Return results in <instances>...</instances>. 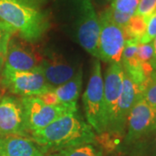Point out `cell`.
<instances>
[{"mask_svg": "<svg viewBox=\"0 0 156 156\" xmlns=\"http://www.w3.org/2000/svg\"><path fill=\"white\" fill-rule=\"evenodd\" d=\"M31 135L40 146L60 151L92 143L95 139L94 129L76 112L62 115L44 128L32 132Z\"/></svg>", "mask_w": 156, "mask_h": 156, "instance_id": "1", "label": "cell"}, {"mask_svg": "<svg viewBox=\"0 0 156 156\" xmlns=\"http://www.w3.org/2000/svg\"><path fill=\"white\" fill-rule=\"evenodd\" d=\"M0 20L29 43L37 42L50 27L43 11L17 0H0Z\"/></svg>", "mask_w": 156, "mask_h": 156, "instance_id": "2", "label": "cell"}, {"mask_svg": "<svg viewBox=\"0 0 156 156\" xmlns=\"http://www.w3.org/2000/svg\"><path fill=\"white\" fill-rule=\"evenodd\" d=\"M84 112L87 122L98 134H104L108 129L104 86L99 59L95 58L93 62L91 73L83 94Z\"/></svg>", "mask_w": 156, "mask_h": 156, "instance_id": "3", "label": "cell"}, {"mask_svg": "<svg viewBox=\"0 0 156 156\" xmlns=\"http://www.w3.org/2000/svg\"><path fill=\"white\" fill-rule=\"evenodd\" d=\"M76 17V38L80 45L91 56L98 59L100 21L92 0H72Z\"/></svg>", "mask_w": 156, "mask_h": 156, "instance_id": "4", "label": "cell"}, {"mask_svg": "<svg viewBox=\"0 0 156 156\" xmlns=\"http://www.w3.org/2000/svg\"><path fill=\"white\" fill-rule=\"evenodd\" d=\"M21 101L23 107L26 129L31 133L44 128L66 114L77 112V108L45 104L37 96H24Z\"/></svg>", "mask_w": 156, "mask_h": 156, "instance_id": "5", "label": "cell"}, {"mask_svg": "<svg viewBox=\"0 0 156 156\" xmlns=\"http://www.w3.org/2000/svg\"><path fill=\"white\" fill-rule=\"evenodd\" d=\"M99 21L98 59L109 63H121L127 40L124 30L110 21L102 13H101Z\"/></svg>", "mask_w": 156, "mask_h": 156, "instance_id": "6", "label": "cell"}, {"mask_svg": "<svg viewBox=\"0 0 156 156\" xmlns=\"http://www.w3.org/2000/svg\"><path fill=\"white\" fill-rule=\"evenodd\" d=\"M3 83L7 89L16 95L38 96L53 88L47 83L38 69L31 71H16L4 69Z\"/></svg>", "mask_w": 156, "mask_h": 156, "instance_id": "7", "label": "cell"}, {"mask_svg": "<svg viewBox=\"0 0 156 156\" xmlns=\"http://www.w3.org/2000/svg\"><path fill=\"white\" fill-rule=\"evenodd\" d=\"M156 109L149 105L140 95L129 112L128 122V134L126 141L135 143L152 132V125Z\"/></svg>", "mask_w": 156, "mask_h": 156, "instance_id": "8", "label": "cell"}, {"mask_svg": "<svg viewBox=\"0 0 156 156\" xmlns=\"http://www.w3.org/2000/svg\"><path fill=\"white\" fill-rule=\"evenodd\" d=\"M123 76L124 70L122 63H110L107 69L105 79L103 80L104 100L108 121L107 131L109 132L112 131L117 103L122 91Z\"/></svg>", "mask_w": 156, "mask_h": 156, "instance_id": "9", "label": "cell"}, {"mask_svg": "<svg viewBox=\"0 0 156 156\" xmlns=\"http://www.w3.org/2000/svg\"><path fill=\"white\" fill-rule=\"evenodd\" d=\"M27 132L21 100L6 96L0 101V136L23 135Z\"/></svg>", "mask_w": 156, "mask_h": 156, "instance_id": "10", "label": "cell"}, {"mask_svg": "<svg viewBox=\"0 0 156 156\" xmlns=\"http://www.w3.org/2000/svg\"><path fill=\"white\" fill-rule=\"evenodd\" d=\"M37 69L44 76L47 83L53 89L69 81L79 70L63 57L50 54L42 58Z\"/></svg>", "mask_w": 156, "mask_h": 156, "instance_id": "11", "label": "cell"}, {"mask_svg": "<svg viewBox=\"0 0 156 156\" xmlns=\"http://www.w3.org/2000/svg\"><path fill=\"white\" fill-rule=\"evenodd\" d=\"M141 93L142 91L139 86L134 83L128 77V75L124 72L122 91L117 103L115 116L111 131L112 134L120 135L122 133L129 112L134 106L135 101L141 95Z\"/></svg>", "mask_w": 156, "mask_h": 156, "instance_id": "12", "label": "cell"}, {"mask_svg": "<svg viewBox=\"0 0 156 156\" xmlns=\"http://www.w3.org/2000/svg\"><path fill=\"white\" fill-rule=\"evenodd\" d=\"M42 59L38 56L14 40H10L5 69L16 71H31L38 68Z\"/></svg>", "mask_w": 156, "mask_h": 156, "instance_id": "13", "label": "cell"}, {"mask_svg": "<svg viewBox=\"0 0 156 156\" xmlns=\"http://www.w3.org/2000/svg\"><path fill=\"white\" fill-rule=\"evenodd\" d=\"M0 150L3 156L43 155L32 140L15 134L0 136Z\"/></svg>", "mask_w": 156, "mask_h": 156, "instance_id": "14", "label": "cell"}, {"mask_svg": "<svg viewBox=\"0 0 156 156\" xmlns=\"http://www.w3.org/2000/svg\"><path fill=\"white\" fill-rule=\"evenodd\" d=\"M83 85V70L79 69L76 76L65 83L52 89L59 104L73 108H77L76 103Z\"/></svg>", "mask_w": 156, "mask_h": 156, "instance_id": "15", "label": "cell"}, {"mask_svg": "<svg viewBox=\"0 0 156 156\" xmlns=\"http://www.w3.org/2000/svg\"><path fill=\"white\" fill-rule=\"evenodd\" d=\"M146 29L147 20L143 17L134 14L123 30L127 39H136L140 43V39L145 34Z\"/></svg>", "mask_w": 156, "mask_h": 156, "instance_id": "16", "label": "cell"}, {"mask_svg": "<svg viewBox=\"0 0 156 156\" xmlns=\"http://www.w3.org/2000/svg\"><path fill=\"white\" fill-rule=\"evenodd\" d=\"M60 156H103L101 151L93 145L92 143H87L83 145L72 147L60 152Z\"/></svg>", "mask_w": 156, "mask_h": 156, "instance_id": "17", "label": "cell"}, {"mask_svg": "<svg viewBox=\"0 0 156 156\" xmlns=\"http://www.w3.org/2000/svg\"><path fill=\"white\" fill-rule=\"evenodd\" d=\"M14 32L12 29L0 21V71L5 63L9 43Z\"/></svg>", "mask_w": 156, "mask_h": 156, "instance_id": "18", "label": "cell"}, {"mask_svg": "<svg viewBox=\"0 0 156 156\" xmlns=\"http://www.w3.org/2000/svg\"><path fill=\"white\" fill-rule=\"evenodd\" d=\"M141 96L153 108L156 109V72L151 74L144 84Z\"/></svg>", "mask_w": 156, "mask_h": 156, "instance_id": "19", "label": "cell"}, {"mask_svg": "<svg viewBox=\"0 0 156 156\" xmlns=\"http://www.w3.org/2000/svg\"><path fill=\"white\" fill-rule=\"evenodd\" d=\"M139 3L140 0H113L109 7L122 13L134 15Z\"/></svg>", "mask_w": 156, "mask_h": 156, "instance_id": "20", "label": "cell"}, {"mask_svg": "<svg viewBox=\"0 0 156 156\" xmlns=\"http://www.w3.org/2000/svg\"><path fill=\"white\" fill-rule=\"evenodd\" d=\"M105 17H107L110 21L115 23L118 26L124 28L128 21L130 20V18L132 17L133 15H129V14H125V13H122L120 11H117L114 9H112L111 7L107 8L105 11L101 12Z\"/></svg>", "mask_w": 156, "mask_h": 156, "instance_id": "21", "label": "cell"}, {"mask_svg": "<svg viewBox=\"0 0 156 156\" xmlns=\"http://www.w3.org/2000/svg\"><path fill=\"white\" fill-rule=\"evenodd\" d=\"M156 11V0H140L139 5L135 14L145 18L147 23L148 18Z\"/></svg>", "mask_w": 156, "mask_h": 156, "instance_id": "22", "label": "cell"}, {"mask_svg": "<svg viewBox=\"0 0 156 156\" xmlns=\"http://www.w3.org/2000/svg\"><path fill=\"white\" fill-rule=\"evenodd\" d=\"M156 37V11L153 13L147 23V29L143 37L140 39V44H148L153 42V40Z\"/></svg>", "mask_w": 156, "mask_h": 156, "instance_id": "23", "label": "cell"}, {"mask_svg": "<svg viewBox=\"0 0 156 156\" xmlns=\"http://www.w3.org/2000/svg\"><path fill=\"white\" fill-rule=\"evenodd\" d=\"M154 56L153 42L148 44H139L137 48V56L141 62H150Z\"/></svg>", "mask_w": 156, "mask_h": 156, "instance_id": "24", "label": "cell"}, {"mask_svg": "<svg viewBox=\"0 0 156 156\" xmlns=\"http://www.w3.org/2000/svg\"><path fill=\"white\" fill-rule=\"evenodd\" d=\"M40 100L42 101H44L45 104H48V105H53V106H58L60 105L59 104V101L56 98V95L54 94L53 90L51 89L50 91L44 93L42 95H40L37 96Z\"/></svg>", "mask_w": 156, "mask_h": 156, "instance_id": "25", "label": "cell"}, {"mask_svg": "<svg viewBox=\"0 0 156 156\" xmlns=\"http://www.w3.org/2000/svg\"><path fill=\"white\" fill-rule=\"evenodd\" d=\"M23 5L31 7L34 9H39L46 2V0H17Z\"/></svg>", "mask_w": 156, "mask_h": 156, "instance_id": "26", "label": "cell"}, {"mask_svg": "<svg viewBox=\"0 0 156 156\" xmlns=\"http://www.w3.org/2000/svg\"><path fill=\"white\" fill-rule=\"evenodd\" d=\"M153 139L151 140L149 144L146 145V152L151 153V156H156V132H153Z\"/></svg>", "mask_w": 156, "mask_h": 156, "instance_id": "27", "label": "cell"}, {"mask_svg": "<svg viewBox=\"0 0 156 156\" xmlns=\"http://www.w3.org/2000/svg\"><path fill=\"white\" fill-rule=\"evenodd\" d=\"M153 45H154V56L150 62V64L153 69L156 72V37L153 40Z\"/></svg>", "mask_w": 156, "mask_h": 156, "instance_id": "28", "label": "cell"}, {"mask_svg": "<svg viewBox=\"0 0 156 156\" xmlns=\"http://www.w3.org/2000/svg\"><path fill=\"white\" fill-rule=\"evenodd\" d=\"M152 132H156V113L154 122H153V125H152Z\"/></svg>", "mask_w": 156, "mask_h": 156, "instance_id": "29", "label": "cell"}, {"mask_svg": "<svg viewBox=\"0 0 156 156\" xmlns=\"http://www.w3.org/2000/svg\"><path fill=\"white\" fill-rule=\"evenodd\" d=\"M104 1H105V2H110V3H111L113 0H104Z\"/></svg>", "mask_w": 156, "mask_h": 156, "instance_id": "30", "label": "cell"}, {"mask_svg": "<svg viewBox=\"0 0 156 156\" xmlns=\"http://www.w3.org/2000/svg\"><path fill=\"white\" fill-rule=\"evenodd\" d=\"M0 156H3L2 155V153H1V150H0Z\"/></svg>", "mask_w": 156, "mask_h": 156, "instance_id": "31", "label": "cell"}, {"mask_svg": "<svg viewBox=\"0 0 156 156\" xmlns=\"http://www.w3.org/2000/svg\"><path fill=\"white\" fill-rule=\"evenodd\" d=\"M41 156H44V155H41Z\"/></svg>", "mask_w": 156, "mask_h": 156, "instance_id": "32", "label": "cell"}]
</instances>
